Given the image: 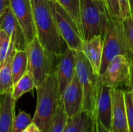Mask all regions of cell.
<instances>
[{
    "label": "cell",
    "instance_id": "38",
    "mask_svg": "<svg viewBox=\"0 0 133 132\" xmlns=\"http://www.w3.org/2000/svg\"><path fill=\"white\" fill-rule=\"evenodd\" d=\"M89 132H90V131H89Z\"/></svg>",
    "mask_w": 133,
    "mask_h": 132
},
{
    "label": "cell",
    "instance_id": "14",
    "mask_svg": "<svg viewBox=\"0 0 133 132\" xmlns=\"http://www.w3.org/2000/svg\"><path fill=\"white\" fill-rule=\"evenodd\" d=\"M111 88L104 86L101 82L100 91L97 103L95 118L106 128L111 130L112 102L111 95ZM94 119V118H93Z\"/></svg>",
    "mask_w": 133,
    "mask_h": 132
},
{
    "label": "cell",
    "instance_id": "12",
    "mask_svg": "<svg viewBox=\"0 0 133 132\" xmlns=\"http://www.w3.org/2000/svg\"><path fill=\"white\" fill-rule=\"evenodd\" d=\"M0 30L5 31L9 37L11 44L16 51L26 50L27 44L23 33L15 18L10 6L0 15Z\"/></svg>",
    "mask_w": 133,
    "mask_h": 132
},
{
    "label": "cell",
    "instance_id": "18",
    "mask_svg": "<svg viewBox=\"0 0 133 132\" xmlns=\"http://www.w3.org/2000/svg\"><path fill=\"white\" fill-rule=\"evenodd\" d=\"M92 126L91 117L83 110L68 118L62 132H89Z\"/></svg>",
    "mask_w": 133,
    "mask_h": 132
},
{
    "label": "cell",
    "instance_id": "21",
    "mask_svg": "<svg viewBox=\"0 0 133 132\" xmlns=\"http://www.w3.org/2000/svg\"><path fill=\"white\" fill-rule=\"evenodd\" d=\"M122 33L124 40L129 51L133 56V16L130 14L129 16L120 19Z\"/></svg>",
    "mask_w": 133,
    "mask_h": 132
},
{
    "label": "cell",
    "instance_id": "8",
    "mask_svg": "<svg viewBox=\"0 0 133 132\" xmlns=\"http://www.w3.org/2000/svg\"><path fill=\"white\" fill-rule=\"evenodd\" d=\"M132 75V63L125 55L114 58L99 75L101 84L111 89L129 86Z\"/></svg>",
    "mask_w": 133,
    "mask_h": 132
},
{
    "label": "cell",
    "instance_id": "31",
    "mask_svg": "<svg viewBox=\"0 0 133 132\" xmlns=\"http://www.w3.org/2000/svg\"><path fill=\"white\" fill-rule=\"evenodd\" d=\"M23 132H41V131L38 128V127L34 122H32L27 128H25V130Z\"/></svg>",
    "mask_w": 133,
    "mask_h": 132
},
{
    "label": "cell",
    "instance_id": "11",
    "mask_svg": "<svg viewBox=\"0 0 133 132\" xmlns=\"http://www.w3.org/2000/svg\"><path fill=\"white\" fill-rule=\"evenodd\" d=\"M111 95L112 102L111 131L112 132H129L125 91L119 88L111 89Z\"/></svg>",
    "mask_w": 133,
    "mask_h": 132
},
{
    "label": "cell",
    "instance_id": "4",
    "mask_svg": "<svg viewBox=\"0 0 133 132\" xmlns=\"http://www.w3.org/2000/svg\"><path fill=\"white\" fill-rule=\"evenodd\" d=\"M108 18L103 0H80L81 33L83 40L103 35Z\"/></svg>",
    "mask_w": 133,
    "mask_h": 132
},
{
    "label": "cell",
    "instance_id": "7",
    "mask_svg": "<svg viewBox=\"0 0 133 132\" xmlns=\"http://www.w3.org/2000/svg\"><path fill=\"white\" fill-rule=\"evenodd\" d=\"M49 4L58 31L68 47L76 51H82L83 39L76 23L57 1L49 0Z\"/></svg>",
    "mask_w": 133,
    "mask_h": 132
},
{
    "label": "cell",
    "instance_id": "6",
    "mask_svg": "<svg viewBox=\"0 0 133 132\" xmlns=\"http://www.w3.org/2000/svg\"><path fill=\"white\" fill-rule=\"evenodd\" d=\"M26 51L28 59L27 72L37 87L49 74L55 72L56 65L54 64L58 58H51L43 48L37 37L26 45Z\"/></svg>",
    "mask_w": 133,
    "mask_h": 132
},
{
    "label": "cell",
    "instance_id": "24",
    "mask_svg": "<svg viewBox=\"0 0 133 132\" xmlns=\"http://www.w3.org/2000/svg\"><path fill=\"white\" fill-rule=\"evenodd\" d=\"M33 121L30 114L25 111H20L19 114L15 116L11 132H23Z\"/></svg>",
    "mask_w": 133,
    "mask_h": 132
},
{
    "label": "cell",
    "instance_id": "1",
    "mask_svg": "<svg viewBox=\"0 0 133 132\" xmlns=\"http://www.w3.org/2000/svg\"><path fill=\"white\" fill-rule=\"evenodd\" d=\"M37 38L45 51L57 59L68 48L57 27L49 0H31Z\"/></svg>",
    "mask_w": 133,
    "mask_h": 132
},
{
    "label": "cell",
    "instance_id": "19",
    "mask_svg": "<svg viewBox=\"0 0 133 132\" xmlns=\"http://www.w3.org/2000/svg\"><path fill=\"white\" fill-rule=\"evenodd\" d=\"M27 53L26 50L16 51L11 63L13 85L27 72Z\"/></svg>",
    "mask_w": 133,
    "mask_h": 132
},
{
    "label": "cell",
    "instance_id": "15",
    "mask_svg": "<svg viewBox=\"0 0 133 132\" xmlns=\"http://www.w3.org/2000/svg\"><path fill=\"white\" fill-rule=\"evenodd\" d=\"M82 51L94 72L99 75L103 54V35L95 36L90 40H83Z\"/></svg>",
    "mask_w": 133,
    "mask_h": 132
},
{
    "label": "cell",
    "instance_id": "20",
    "mask_svg": "<svg viewBox=\"0 0 133 132\" xmlns=\"http://www.w3.org/2000/svg\"><path fill=\"white\" fill-rule=\"evenodd\" d=\"M36 87L34 79L26 72L14 85L12 91V96L15 101L19 100L23 95L32 91Z\"/></svg>",
    "mask_w": 133,
    "mask_h": 132
},
{
    "label": "cell",
    "instance_id": "27",
    "mask_svg": "<svg viewBox=\"0 0 133 132\" xmlns=\"http://www.w3.org/2000/svg\"><path fill=\"white\" fill-rule=\"evenodd\" d=\"M103 2L110 17L115 19H121L118 0H103Z\"/></svg>",
    "mask_w": 133,
    "mask_h": 132
},
{
    "label": "cell",
    "instance_id": "36",
    "mask_svg": "<svg viewBox=\"0 0 133 132\" xmlns=\"http://www.w3.org/2000/svg\"><path fill=\"white\" fill-rule=\"evenodd\" d=\"M0 67H1V62H0Z\"/></svg>",
    "mask_w": 133,
    "mask_h": 132
},
{
    "label": "cell",
    "instance_id": "37",
    "mask_svg": "<svg viewBox=\"0 0 133 132\" xmlns=\"http://www.w3.org/2000/svg\"><path fill=\"white\" fill-rule=\"evenodd\" d=\"M52 1H57V0H52Z\"/></svg>",
    "mask_w": 133,
    "mask_h": 132
},
{
    "label": "cell",
    "instance_id": "2",
    "mask_svg": "<svg viewBox=\"0 0 133 132\" xmlns=\"http://www.w3.org/2000/svg\"><path fill=\"white\" fill-rule=\"evenodd\" d=\"M37 89V105L33 121L41 132H48L59 102L55 72L49 74Z\"/></svg>",
    "mask_w": 133,
    "mask_h": 132
},
{
    "label": "cell",
    "instance_id": "9",
    "mask_svg": "<svg viewBox=\"0 0 133 132\" xmlns=\"http://www.w3.org/2000/svg\"><path fill=\"white\" fill-rule=\"evenodd\" d=\"M76 51L69 47L57 59L54 72L58 82L60 101H62L65 89L76 75Z\"/></svg>",
    "mask_w": 133,
    "mask_h": 132
},
{
    "label": "cell",
    "instance_id": "26",
    "mask_svg": "<svg viewBox=\"0 0 133 132\" xmlns=\"http://www.w3.org/2000/svg\"><path fill=\"white\" fill-rule=\"evenodd\" d=\"M11 40L6 33L0 30V62L1 65L5 62L11 48Z\"/></svg>",
    "mask_w": 133,
    "mask_h": 132
},
{
    "label": "cell",
    "instance_id": "35",
    "mask_svg": "<svg viewBox=\"0 0 133 132\" xmlns=\"http://www.w3.org/2000/svg\"><path fill=\"white\" fill-rule=\"evenodd\" d=\"M0 102H1V95H0Z\"/></svg>",
    "mask_w": 133,
    "mask_h": 132
},
{
    "label": "cell",
    "instance_id": "25",
    "mask_svg": "<svg viewBox=\"0 0 133 132\" xmlns=\"http://www.w3.org/2000/svg\"><path fill=\"white\" fill-rule=\"evenodd\" d=\"M124 91L129 132H133V98L131 83L129 86H127V89Z\"/></svg>",
    "mask_w": 133,
    "mask_h": 132
},
{
    "label": "cell",
    "instance_id": "29",
    "mask_svg": "<svg viewBox=\"0 0 133 132\" xmlns=\"http://www.w3.org/2000/svg\"><path fill=\"white\" fill-rule=\"evenodd\" d=\"M90 132H112L111 130L106 128L102 124H101L95 117L92 119V126Z\"/></svg>",
    "mask_w": 133,
    "mask_h": 132
},
{
    "label": "cell",
    "instance_id": "34",
    "mask_svg": "<svg viewBox=\"0 0 133 132\" xmlns=\"http://www.w3.org/2000/svg\"><path fill=\"white\" fill-rule=\"evenodd\" d=\"M132 73H133V62H132Z\"/></svg>",
    "mask_w": 133,
    "mask_h": 132
},
{
    "label": "cell",
    "instance_id": "30",
    "mask_svg": "<svg viewBox=\"0 0 133 132\" xmlns=\"http://www.w3.org/2000/svg\"><path fill=\"white\" fill-rule=\"evenodd\" d=\"M10 6V0H0V15Z\"/></svg>",
    "mask_w": 133,
    "mask_h": 132
},
{
    "label": "cell",
    "instance_id": "5",
    "mask_svg": "<svg viewBox=\"0 0 133 132\" xmlns=\"http://www.w3.org/2000/svg\"><path fill=\"white\" fill-rule=\"evenodd\" d=\"M118 55H125L133 62V56L129 51L123 38L120 19H115L109 16L103 33V54L100 75L110 61Z\"/></svg>",
    "mask_w": 133,
    "mask_h": 132
},
{
    "label": "cell",
    "instance_id": "13",
    "mask_svg": "<svg viewBox=\"0 0 133 132\" xmlns=\"http://www.w3.org/2000/svg\"><path fill=\"white\" fill-rule=\"evenodd\" d=\"M62 101L68 118L76 116L83 110V94L76 73L65 89Z\"/></svg>",
    "mask_w": 133,
    "mask_h": 132
},
{
    "label": "cell",
    "instance_id": "33",
    "mask_svg": "<svg viewBox=\"0 0 133 132\" xmlns=\"http://www.w3.org/2000/svg\"><path fill=\"white\" fill-rule=\"evenodd\" d=\"M131 88H132V98H133V73L132 75V79H131Z\"/></svg>",
    "mask_w": 133,
    "mask_h": 132
},
{
    "label": "cell",
    "instance_id": "28",
    "mask_svg": "<svg viewBox=\"0 0 133 132\" xmlns=\"http://www.w3.org/2000/svg\"><path fill=\"white\" fill-rule=\"evenodd\" d=\"M119 8H120V16L121 19L129 16L131 14L129 0H118Z\"/></svg>",
    "mask_w": 133,
    "mask_h": 132
},
{
    "label": "cell",
    "instance_id": "3",
    "mask_svg": "<svg viewBox=\"0 0 133 132\" xmlns=\"http://www.w3.org/2000/svg\"><path fill=\"white\" fill-rule=\"evenodd\" d=\"M76 73L83 89V110L93 119L96 116L101 81L83 51H76Z\"/></svg>",
    "mask_w": 133,
    "mask_h": 132
},
{
    "label": "cell",
    "instance_id": "16",
    "mask_svg": "<svg viewBox=\"0 0 133 132\" xmlns=\"http://www.w3.org/2000/svg\"><path fill=\"white\" fill-rule=\"evenodd\" d=\"M15 103L12 93L1 95L0 132H11L15 118Z\"/></svg>",
    "mask_w": 133,
    "mask_h": 132
},
{
    "label": "cell",
    "instance_id": "22",
    "mask_svg": "<svg viewBox=\"0 0 133 132\" xmlns=\"http://www.w3.org/2000/svg\"><path fill=\"white\" fill-rule=\"evenodd\" d=\"M67 119L68 117L65 112L62 101L59 102L48 132H62L66 124Z\"/></svg>",
    "mask_w": 133,
    "mask_h": 132
},
{
    "label": "cell",
    "instance_id": "32",
    "mask_svg": "<svg viewBox=\"0 0 133 132\" xmlns=\"http://www.w3.org/2000/svg\"><path fill=\"white\" fill-rule=\"evenodd\" d=\"M129 8H130L131 14L133 16V0H129Z\"/></svg>",
    "mask_w": 133,
    "mask_h": 132
},
{
    "label": "cell",
    "instance_id": "17",
    "mask_svg": "<svg viewBox=\"0 0 133 132\" xmlns=\"http://www.w3.org/2000/svg\"><path fill=\"white\" fill-rule=\"evenodd\" d=\"M16 50L11 46L10 51L5 62L0 67V95L12 93L13 88V82L12 76L11 63Z\"/></svg>",
    "mask_w": 133,
    "mask_h": 132
},
{
    "label": "cell",
    "instance_id": "10",
    "mask_svg": "<svg viewBox=\"0 0 133 132\" xmlns=\"http://www.w3.org/2000/svg\"><path fill=\"white\" fill-rule=\"evenodd\" d=\"M10 8L28 44L37 37L31 0H10Z\"/></svg>",
    "mask_w": 133,
    "mask_h": 132
},
{
    "label": "cell",
    "instance_id": "23",
    "mask_svg": "<svg viewBox=\"0 0 133 132\" xmlns=\"http://www.w3.org/2000/svg\"><path fill=\"white\" fill-rule=\"evenodd\" d=\"M57 2L69 14L81 30L80 0H57Z\"/></svg>",
    "mask_w": 133,
    "mask_h": 132
}]
</instances>
